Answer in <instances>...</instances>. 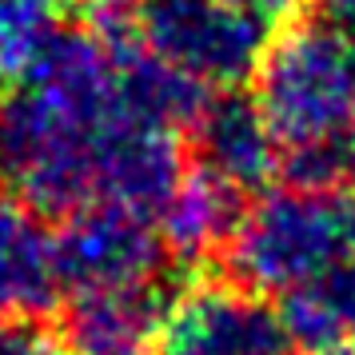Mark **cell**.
<instances>
[{
    "label": "cell",
    "mask_w": 355,
    "mask_h": 355,
    "mask_svg": "<svg viewBox=\"0 0 355 355\" xmlns=\"http://www.w3.org/2000/svg\"><path fill=\"white\" fill-rule=\"evenodd\" d=\"M343 136H347V148H352V164H355V108H352V120H347V132H343Z\"/></svg>",
    "instance_id": "d6986e66"
},
{
    "label": "cell",
    "mask_w": 355,
    "mask_h": 355,
    "mask_svg": "<svg viewBox=\"0 0 355 355\" xmlns=\"http://www.w3.org/2000/svg\"><path fill=\"white\" fill-rule=\"evenodd\" d=\"M240 220L243 192H236L232 184H224L204 168H196V172H184L176 192L160 208V236L172 256L200 259L216 248H227Z\"/></svg>",
    "instance_id": "30bf717a"
},
{
    "label": "cell",
    "mask_w": 355,
    "mask_h": 355,
    "mask_svg": "<svg viewBox=\"0 0 355 355\" xmlns=\"http://www.w3.org/2000/svg\"><path fill=\"white\" fill-rule=\"evenodd\" d=\"M275 311L295 352L323 355L355 339V259L284 291Z\"/></svg>",
    "instance_id": "8fae6325"
},
{
    "label": "cell",
    "mask_w": 355,
    "mask_h": 355,
    "mask_svg": "<svg viewBox=\"0 0 355 355\" xmlns=\"http://www.w3.org/2000/svg\"><path fill=\"white\" fill-rule=\"evenodd\" d=\"M164 307H168V295L160 284L84 291L72 300L64 343L72 355H152Z\"/></svg>",
    "instance_id": "9c48e42d"
},
{
    "label": "cell",
    "mask_w": 355,
    "mask_h": 355,
    "mask_svg": "<svg viewBox=\"0 0 355 355\" xmlns=\"http://www.w3.org/2000/svg\"><path fill=\"white\" fill-rule=\"evenodd\" d=\"M311 4H315V17L323 24H331L355 40V0H311Z\"/></svg>",
    "instance_id": "2e32d148"
},
{
    "label": "cell",
    "mask_w": 355,
    "mask_h": 355,
    "mask_svg": "<svg viewBox=\"0 0 355 355\" xmlns=\"http://www.w3.org/2000/svg\"><path fill=\"white\" fill-rule=\"evenodd\" d=\"M256 104L279 148L343 136L355 108V40L320 17L288 20L256 68Z\"/></svg>",
    "instance_id": "3957f363"
},
{
    "label": "cell",
    "mask_w": 355,
    "mask_h": 355,
    "mask_svg": "<svg viewBox=\"0 0 355 355\" xmlns=\"http://www.w3.org/2000/svg\"><path fill=\"white\" fill-rule=\"evenodd\" d=\"M56 12L40 0H0V92L17 88L56 36Z\"/></svg>",
    "instance_id": "7c38bea8"
},
{
    "label": "cell",
    "mask_w": 355,
    "mask_h": 355,
    "mask_svg": "<svg viewBox=\"0 0 355 355\" xmlns=\"http://www.w3.org/2000/svg\"><path fill=\"white\" fill-rule=\"evenodd\" d=\"M40 4H49L52 12H56V17H60V12H68V8H76V4H80V0H40Z\"/></svg>",
    "instance_id": "ac0fdd59"
},
{
    "label": "cell",
    "mask_w": 355,
    "mask_h": 355,
    "mask_svg": "<svg viewBox=\"0 0 355 355\" xmlns=\"http://www.w3.org/2000/svg\"><path fill=\"white\" fill-rule=\"evenodd\" d=\"M180 180V132L132 104L116 52L92 28L56 33L0 96V188L40 216L92 204L160 216Z\"/></svg>",
    "instance_id": "6da1fadb"
},
{
    "label": "cell",
    "mask_w": 355,
    "mask_h": 355,
    "mask_svg": "<svg viewBox=\"0 0 355 355\" xmlns=\"http://www.w3.org/2000/svg\"><path fill=\"white\" fill-rule=\"evenodd\" d=\"M323 355H355V339H347V343H339V347H331V352Z\"/></svg>",
    "instance_id": "ffe728a7"
},
{
    "label": "cell",
    "mask_w": 355,
    "mask_h": 355,
    "mask_svg": "<svg viewBox=\"0 0 355 355\" xmlns=\"http://www.w3.org/2000/svg\"><path fill=\"white\" fill-rule=\"evenodd\" d=\"M96 4L100 8H120V12H132V17H136L148 0H96Z\"/></svg>",
    "instance_id": "e0dca14e"
},
{
    "label": "cell",
    "mask_w": 355,
    "mask_h": 355,
    "mask_svg": "<svg viewBox=\"0 0 355 355\" xmlns=\"http://www.w3.org/2000/svg\"><path fill=\"white\" fill-rule=\"evenodd\" d=\"M136 33L160 60L208 88H240L256 76L272 28L227 0H148Z\"/></svg>",
    "instance_id": "277c9868"
},
{
    "label": "cell",
    "mask_w": 355,
    "mask_h": 355,
    "mask_svg": "<svg viewBox=\"0 0 355 355\" xmlns=\"http://www.w3.org/2000/svg\"><path fill=\"white\" fill-rule=\"evenodd\" d=\"M355 259V188H275L243 211L227 240V268L256 295H284L336 263Z\"/></svg>",
    "instance_id": "7a4b0ae2"
},
{
    "label": "cell",
    "mask_w": 355,
    "mask_h": 355,
    "mask_svg": "<svg viewBox=\"0 0 355 355\" xmlns=\"http://www.w3.org/2000/svg\"><path fill=\"white\" fill-rule=\"evenodd\" d=\"M152 355H295V347L263 295L196 279L168 300Z\"/></svg>",
    "instance_id": "8992f818"
},
{
    "label": "cell",
    "mask_w": 355,
    "mask_h": 355,
    "mask_svg": "<svg viewBox=\"0 0 355 355\" xmlns=\"http://www.w3.org/2000/svg\"><path fill=\"white\" fill-rule=\"evenodd\" d=\"M60 288L76 291H120L152 288L168 272V243L152 216L116 204H92L64 216V227L52 236Z\"/></svg>",
    "instance_id": "5b68a950"
},
{
    "label": "cell",
    "mask_w": 355,
    "mask_h": 355,
    "mask_svg": "<svg viewBox=\"0 0 355 355\" xmlns=\"http://www.w3.org/2000/svg\"><path fill=\"white\" fill-rule=\"evenodd\" d=\"M279 176H284L288 188H304V192H331V188H347V180L355 176L347 136L307 140V144L279 148Z\"/></svg>",
    "instance_id": "4fadbf2b"
},
{
    "label": "cell",
    "mask_w": 355,
    "mask_h": 355,
    "mask_svg": "<svg viewBox=\"0 0 355 355\" xmlns=\"http://www.w3.org/2000/svg\"><path fill=\"white\" fill-rule=\"evenodd\" d=\"M0 355H72L56 331L40 320H12L0 323Z\"/></svg>",
    "instance_id": "5bb4252c"
},
{
    "label": "cell",
    "mask_w": 355,
    "mask_h": 355,
    "mask_svg": "<svg viewBox=\"0 0 355 355\" xmlns=\"http://www.w3.org/2000/svg\"><path fill=\"white\" fill-rule=\"evenodd\" d=\"M60 275L40 211L0 188V323L40 320L56 307Z\"/></svg>",
    "instance_id": "ba28073f"
},
{
    "label": "cell",
    "mask_w": 355,
    "mask_h": 355,
    "mask_svg": "<svg viewBox=\"0 0 355 355\" xmlns=\"http://www.w3.org/2000/svg\"><path fill=\"white\" fill-rule=\"evenodd\" d=\"M232 8H240L248 17H256L259 24H268V28H284L288 20L300 17V8H304V0H227Z\"/></svg>",
    "instance_id": "9a60e30c"
},
{
    "label": "cell",
    "mask_w": 355,
    "mask_h": 355,
    "mask_svg": "<svg viewBox=\"0 0 355 355\" xmlns=\"http://www.w3.org/2000/svg\"><path fill=\"white\" fill-rule=\"evenodd\" d=\"M200 168L232 184L236 192H263L279 176V140L268 128L256 96L224 88L204 104L192 124Z\"/></svg>",
    "instance_id": "52a82bcc"
}]
</instances>
